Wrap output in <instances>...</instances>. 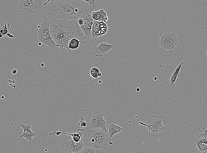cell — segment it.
Here are the masks:
<instances>
[{
    "label": "cell",
    "instance_id": "obj_31",
    "mask_svg": "<svg viewBox=\"0 0 207 153\" xmlns=\"http://www.w3.org/2000/svg\"><path fill=\"white\" fill-rule=\"evenodd\" d=\"M16 81L15 80H14L12 81V83L14 84H15L16 83Z\"/></svg>",
    "mask_w": 207,
    "mask_h": 153
},
{
    "label": "cell",
    "instance_id": "obj_21",
    "mask_svg": "<svg viewBox=\"0 0 207 153\" xmlns=\"http://www.w3.org/2000/svg\"><path fill=\"white\" fill-rule=\"evenodd\" d=\"M90 74L91 76L94 78H97L101 75L99 69L95 67L91 69Z\"/></svg>",
    "mask_w": 207,
    "mask_h": 153
},
{
    "label": "cell",
    "instance_id": "obj_16",
    "mask_svg": "<svg viewBox=\"0 0 207 153\" xmlns=\"http://www.w3.org/2000/svg\"><path fill=\"white\" fill-rule=\"evenodd\" d=\"M89 12L91 13L92 17L94 20L105 22L108 19L106 13L103 9L92 12L90 10Z\"/></svg>",
    "mask_w": 207,
    "mask_h": 153
},
{
    "label": "cell",
    "instance_id": "obj_38",
    "mask_svg": "<svg viewBox=\"0 0 207 153\" xmlns=\"http://www.w3.org/2000/svg\"><path fill=\"white\" fill-rule=\"evenodd\" d=\"M3 36V35L2 34L0 35V38L1 37H2Z\"/></svg>",
    "mask_w": 207,
    "mask_h": 153
},
{
    "label": "cell",
    "instance_id": "obj_15",
    "mask_svg": "<svg viewBox=\"0 0 207 153\" xmlns=\"http://www.w3.org/2000/svg\"><path fill=\"white\" fill-rule=\"evenodd\" d=\"M20 125L23 129V134L20 136V137H25L27 140L31 142L32 138L36 135V134L32 132L31 130V126L30 123L24 125L21 124Z\"/></svg>",
    "mask_w": 207,
    "mask_h": 153
},
{
    "label": "cell",
    "instance_id": "obj_5",
    "mask_svg": "<svg viewBox=\"0 0 207 153\" xmlns=\"http://www.w3.org/2000/svg\"><path fill=\"white\" fill-rule=\"evenodd\" d=\"M105 115L96 108L91 109L87 117L86 129L103 131L108 134L106 126L108 122L104 119Z\"/></svg>",
    "mask_w": 207,
    "mask_h": 153
},
{
    "label": "cell",
    "instance_id": "obj_40",
    "mask_svg": "<svg viewBox=\"0 0 207 153\" xmlns=\"http://www.w3.org/2000/svg\"><path fill=\"white\" fill-rule=\"evenodd\" d=\"M136 118H137V116H136Z\"/></svg>",
    "mask_w": 207,
    "mask_h": 153
},
{
    "label": "cell",
    "instance_id": "obj_34",
    "mask_svg": "<svg viewBox=\"0 0 207 153\" xmlns=\"http://www.w3.org/2000/svg\"><path fill=\"white\" fill-rule=\"evenodd\" d=\"M1 98L2 99H3L4 98V97L3 96H1Z\"/></svg>",
    "mask_w": 207,
    "mask_h": 153
},
{
    "label": "cell",
    "instance_id": "obj_29",
    "mask_svg": "<svg viewBox=\"0 0 207 153\" xmlns=\"http://www.w3.org/2000/svg\"><path fill=\"white\" fill-rule=\"evenodd\" d=\"M17 72V70L16 69H14L13 70L12 73V74H15Z\"/></svg>",
    "mask_w": 207,
    "mask_h": 153
},
{
    "label": "cell",
    "instance_id": "obj_1",
    "mask_svg": "<svg viewBox=\"0 0 207 153\" xmlns=\"http://www.w3.org/2000/svg\"><path fill=\"white\" fill-rule=\"evenodd\" d=\"M49 24L51 36L61 49H68L69 41L76 39L84 44L88 42L85 38L77 20L52 19Z\"/></svg>",
    "mask_w": 207,
    "mask_h": 153
},
{
    "label": "cell",
    "instance_id": "obj_27",
    "mask_svg": "<svg viewBox=\"0 0 207 153\" xmlns=\"http://www.w3.org/2000/svg\"><path fill=\"white\" fill-rule=\"evenodd\" d=\"M62 134V132L61 131L56 132V136H58Z\"/></svg>",
    "mask_w": 207,
    "mask_h": 153
},
{
    "label": "cell",
    "instance_id": "obj_6",
    "mask_svg": "<svg viewBox=\"0 0 207 153\" xmlns=\"http://www.w3.org/2000/svg\"><path fill=\"white\" fill-rule=\"evenodd\" d=\"M43 2V0H20L17 9L19 12L26 16L40 13Z\"/></svg>",
    "mask_w": 207,
    "mask_h": 153
},
{
    "label": "cell",
    "instance_id": "obj_35",
    "mask_svg": "<svg viewBox=\"0 0 207 153\" xmlns=\"http://www.w3.org/2000/svg\"><path fill=\"white\" fill-rule=\"evenodd\" d=\"M42 43L41 42H39V43L38 44L39 46H41V45Z\"/></svg>",
    "mask_w": 207,
    "mask_h": 153
},
{
    "label": "cell",
    "instance_id": "obj_4",
    "mask_svg": "<svg viewBox=\"0 0 207 153\" xmlns=\"http://www.w3.org/2000/svg\"><path fill=\"white\" fill-rule=\"evenodd\" d=\"M52 19L49 17L44 18L43 22L37 25V38L39 42L48 46L53 51L57 52L61 49L52 38L49 31V24Z\"/></svg>",
    "mask_w": 207,
    "mask_h": 153
},
{
    "label": "cell",
    "instance_id": "obj_37",
    "mask_svg": "<svg viewBox=\"0 0 207 153\" xmlns=\"http://www.w3.org/2000/svg\"><path fill=\"white\" fill-rule=\"evenodd\" d=\"M154 79L155 80H156L157 79V78L156 77H155L154 78Z\"/></svg>",
    "mask_w": 207,
    "mask_h": 153
},
{
    "label": "cell",
    "instance_id": "obj_14",
    "mask_svg": "<svg viewBox=\"0 0 207 153\" xmlns=\"http://www.w3.org/2000/svg\"><path fill=\"white\" fill-rule=\"evenodd\" d=\"M115 46L113 44H109L105 42H101L99 46L93 48V51L96 56L100 57L108 53Z\"/></svg>",
    "mask_w": 207,
    "mask_h": 153
},
{
    "label": "cell",
    "instance_id": "obj_2",
    "mask_svg": "<svg viewBox=\"0 0 207 153\" xmlns=\"http://www.w3.org/2000/svg\"><path fill=\"white\" fill-rule=\"evenodd\" d=\"M46 7L49 17L57 19L78 20L90 11L89 4L82 0H56Z\"/></svg>",
    "mask_w": 207,
    "mask_h": 153
},
{
    "label": "cell",
    "instance_id": "obj_22",
    "mask_svg": "<svg viewBox=\"0 0 207 153\" xmlns=\"http://www.w3.org/2000/svg\"><path fill=\"white\" fill-rule=\"evenodd\" d=\"M78 126L79 128H82L84 127H86V123L85 121L84 118L82 116L80 117V121L78 124Z\"/></svg>",
    "mask_w": 207,
    "mask_h": 153
},
{
    "label": "cell",
    "instance_id": "obj_11",
    "mask_svg": "<svg viewBox=\"0 0 207 153\" xmlns=\"http://www.w3.org/2000/svg\"><path fill=\"white\" fill-rule=\"evenodd\" d=\"M89 11L82 14L79 18L83 19L84 20L83 24L80 26L85 38L88 41L91 42V32L92 25L93 24L94 19L92 17L91 14H89Z\"/></svg>",
    "mask_w": 207,
    "mask_h": 153
},
{
    "label": "cell",
    "instance_id": "obj_36",
    "mask_svg": "<svg viewBox=\"0 0 207 153\" xmlns=\"http://www.w3.org/2000/svg\"><path fill=\"white\" fill-rule=\"evenodd\" d=\"M48 0H43L44 2H45L47 1Z\"/></svg>",
    "mask_w": 207,
    "mask_h": 153
},
{
    "label": "cell",
    "instance_id": "obj_26",
    "mask_svg": "<svg viewBox=\"0 0 207 153\" xmlns=\"http://www.w3.org/2000/svg\"><path fill=\"white\" fill-rule=\"evenodd\" d=\"M6 36H8L10 38H13L15 37V36L14 35H12L8 32Z\"/></svg>",
    "mask_w": 207,
    "mask_h": 153
},
{
    "label": "cell",
    "instance_id": "obj_28",
    "mask_svg": "<svg viewBox=\"0 0 207 153\" xmlns=\"http://www.w3.org/2000/svg\"><path fill=\"white\" fill-rule=\"evenodd\" d=\"M51 0H48L47 1L45 2L43 4V6H46L47 4L49 3V2Z\"/></svg>",
    "mask_w": 207,
    "mask_h": 153
},
{
    "label": "cell",
    "instance_id": "obj_17",
    "mask_svg": "<svg viewBox=\"0 0 207 153\" xmlns=\"http://www.w3.org/2000/svg\"><path fill=\"white\" fill-rule=\"evenodd\" d=\"M183 64V63L181 62L176 68L174 72L171 75L169 79L168 80L169 84L174 87L175 85V82L176 79L180 75L179 71L182 67V66Z\"/></svg>",
    "mask_w": 207,
    "mask_h": 153
},
{
    "label": "cell",
    "instance_id": "obj_25",
    "mask_svg": "<svg viewBox=\"0 0 207 153\" xmlns=\"http://www.w3.org/2000/svg\"><path fill=\"white\" fill-rule=\"evenodd\" d=\"M6 26L7 28V30L8 31V32L11 34L12 32V30L11 29L10 27V25L8 23L7 25Z\"/></svg>",
    "mask_w": 207,
    "mask_h": 153
},
{
    "label": "cell",
    "instance_id": "obj_10",
    "mask_svg": "<svg viewBox=\"0 0 207 153\" xmlns=\"http://www.w3.org/2000/svg\"><path fill=\"white\" fill-rule=\"evenodd\" d=\"M108 27L109 25L105 22L94 20L91 32V42L105 35L108 32Z\"/></svg>",
    "mask_w": 207,
    "mask_h": 153
},
{
    "label": "cell",
    "instance_id": "obj_13",
    "mask_svg": "<svg viewBox=\"0 0 207 153\" xmlns=\"http://www.w3.org/2000/svg\"><path fill=\"white\" fill-rule=\"evenodd\" d=\"M108 123V132L107 134L111 141L113 140V136L114 134H117L120 136L123 133L124 129L116 125L114 121L111 120Z\"/></svg>",
    "mask_w": 207,
    "mask_h": 153
},
{
    "label": "cell",
    "instance_id": "obj_18",
    "mask_svg": "<svg viewBox=\"0 0 207 153\" xmlns=\"http://www.w3.org/2000/svg\"><path fill=\"white\" fill-rule=\"evenodd\" d=\"M76 133L69 134L67 132L64 133L62 132V134H64L70 135L72 137V139L75 142H78L81 140L82 138L84 130L82 128H78L77 129Z\"/></svg>",
    "mask_w": 207,
    "mask_h": 153
},
{
    "label": "cell",
    "instance_id": "obj_3",
    "mask_svg": "<svg viewBox=\"0 0 207 153\" xmlns=\"http://www.w3.org/2000/svg\"><path fill=\"white\" fill-rule=\"evenodd\" d=\"M81 140L85 145L97 149H105L107 146L113 144L107 134L101 130L86 129Z\"/></svg>",
    "mask_w": 207,
    "mask_h": 153
},
{
    "label": "cell",
    "instance_id": "obj_19",
    "mask_svg": "<svg viewBox=\"0 0 207 153\" xmlns=\"http://www.w3.org/2000/svg\"><path fill=\"white\" fill-rule=\"evenodd\" d=\"M81 44V42L79 40L75 38L72 39L69 41L68 49L71 50L77 49Z\"/></svg>",
    "mask_w": 207,
    "mask_h": 153
},
{
    "label": "cell",
    "instance_id": "obj_20",
    "mask_svg": "<svg viewBox=\"0 0 207 153\" xmlns=\"http://www.w3.org/2000/svg\"><path fill=\"white\" fill-rule=\"evenodd\" d=\"M100 149H97L88 147L85 145L82 150L80 152V153H95L99 152Z\"/></svg>",
    "mask_w": 207,
    "mask_h": 153
},
{
    "label": "cell",
    "instance_id": "obj_23",
    "mask_svg": "<svg viewBox=\"0 0 207 153\" xmlns=\"http://www.w3.org/2000/svg\"><path fill=\"white\" fill-rule=\"evenodd\" d=\"M88 3L93 8H96L97 6V4L96 0H82Z\"/></svg>",
    "mask_w": 207,
    "mask_h": 153
},
{
    "label": "cell",
    "instance_id": "obj_9",
    "mask_svg": "<svg viewBox=\"0 0 207 153\" xmlns=\"http://www.w3.org/2000/svg\"><path fill=\"white\" fill-rule=\"evenodd\" d=\"M204 129L203 127L201 130L199 128V132L191 138V141L198 152H207V130Z\"/></svg>",
    "mask_w": 207,
    "mask_h": 153
},
{
    "label": "cell",
    "instance_id": "obj_7",
    "mask_svg": "<svg viewBox=\"0 0 207 153\" xmlns=\"http://www.w3.org/2000/svg\"><path fill=\"white\" fill-rule=\"evenodd\" d=\"M159 48L163 51L175 49L178 40L176 34L173 31H166L160 35Z\"/></svg>",
    "mask_w": 207,
    "mask_h": 153
},
{
    "label": "cell",
    "instance_id": "obj_39",
    "mask_svg": "<svg viewBox=\"0 0 207 153\" xmlns=\"http://www.w3.org/2000/svg\"><path fill=\"white\" fill-rule=\"evenodd\" d=\"M16 87V86L15 85H14L13 86V87H14V88H15Z\"/></svg>",
    "mask_w": 207,
    "mask_h": 153
},
{
    "label": "cell",
    "instance_id": "obj_32",
    "mask_svg": "<svg viewBox=\"0 0 207 153\" xmlns=\"http://www.w3.org/2000/svg\"><path fill=\"white\" fill-rule=\"evenodd\" d=\"M136 91L137 92H139L140 91V89L139 88H137L136 89Z\"/></svg>",
    "mask_w": 207,
    "mask_h": 153
},
{
    "label": "cell",
    "instance_id": "obj_8",
    "mask_svg": "<svg viewBox=\"0 0 207 153\" xmlns=\"http://www.w3.org/2000/svg\"><path fill=\"white\" fill-rule=\"evenodd\" d=\"M162 118H160L157 115L151 117L146 123L139 121L141 124L147 127L149 130V138L159 132H165L167 131L166 128L162 124Z\"/></svg>",
    "mask_w": 207,
    "mask_h": 153
},
{
    "label": "cell",
    "instance_id": "obj_12",
    "mask_svg": "<svg viewBox=\"0 0 207 153\" xmlns=\"http://www.w3.org/2000/svg\"><path fill=\"white\" fill-rule=\"evenodd\" d=\"M85 144L82 140L76 142L71 139L65 142L63 146L64 151L69 152L79 153L85 146Z\"/></svg>",
    "mask_w": 207,
    "mask_h": 153
},
{
    "label": "cell",
    "instance_id": "obj_24",
    "mask_svg": "<svg viewBox=\"0 0 207 153\" xmlns=\"http://www.w3.org/2000/svg\"><path fill=\"white\" fill-rule=\"evenodd\" d=\"M79 26L82 25L84 23V19L81 18H79L77 20Z\"/></svg>",
    "mask_w": 207,
    "mask_h": 153
},
{
    "label": "cell",
    "instance_id": "obj_30",
    "mask_svg": "<svg viewBox=\"0 0 207 153\" xmlns=\"http://www.w3.org/2000/svg\"><path fill=\"white\" fill-rule=\"evenodd\" d=\"M8 82H9V84H10V83H12V80H11V79L9 80H8Z\"/></svg>",
    "mask_w": 207,
    "mask_h": 153
},
{
    "label": "cell",
    "instance_id": "obj_33",
    "mask_svg": "<svg viewBox=\"0 0 207 153\" xmlns=\"http://www.w3.org/2000/svg\"><path fill=\"white\" fill-rule=\"evenodd\" d=\"M41 65L42 67H43L44 66V63H41Z\"/></svg>",
    "mask_w": 207,
    "mask_h": 153
}]
</instances>
